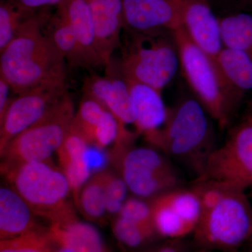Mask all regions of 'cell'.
<instances>
[{
	"label": "cell",
	"instance_id": "obj_1",
	"mask_svg": "<svg viewBox=\"0 0 252 252\" xmlns=\"http://www.w3.org/2000/svg\"><path fill=\"white\" fill-rule=\"evenodd\" d=\"M202 215L194 240L206 250L234 252L252 239V206L245 190L212 180L197 181Z\"/></svg>",
	"mask_w": 252,
	"mask_h": 252
},
{
	"label": "cell",
	"instance_id": "obj_2",
	"mask_svg": "<svg viewBox=\"0 0 252 252\" xmlns=\"http://www.w3.org/2000/svg\"><path fill=\"white\" fill-rule=\"evenodd\" d=\"M49 9L30 15L0 54V77L19 94L44 83L66 79L65 60L43 31Z\"/></svg>",
	"mask_w": 252,
	"mask_h": 252
},
{
	"label": "cell",
	"instance_id": "obj_3",
	"mask_svg": "<svg viewBox=\"0 0 252 252\" xmlns=\"http://www.w3.org/2000/svg\"><path fill=\"white\" fill-rule=\"evenodd\" d=\"M201 103L190 97L168 107L166 122L151 144L200 177L213 152L215 134ZM210 116V115H209Z\"/></svg>",
	"mask_w": 252,
	"mask_h": 252
},
{
	"label": "cell",
	"instance_id": "obj_4",
	"mask_svg": "<svg viewBox=\"0 0 252 252\" xmlns=\"http://www.w3.org/2000/svg\"><path fill=\"white\" fill-rule=\"evenodd\" d=\"M173 36L185 79L210 117L224 129L241 99L225 81L215 59L198 47L183 27Z\"/></svg>",
	"mask_w": 252,
	"mask_h": 252
},
{
	"label": "cell",
	"instance_id": "obj_5",
	"mask_svg": "<svg viewBox=\"0 0 252 252\" xmlns=\"http://www.w3.org/2000/svg\"><path fill=\"white\" fill-rule=\"evenodd\" d=\"M1 173L36 216L50 225L77 218L69 200L72 193L69 181L51 160L21 164Z\"/></svg>",
	"mask_w": 252,
	"mask_h": 252
},
{
	"label": "cell",
	"instance_id": "obj_6",
	"mask_svg": "<svg viewBox=\"0 0 252 252\" xmlns=\"http://www.w3.org/2000/svg\"><path fill=\"white\" fill-rule=\"evenodd\" d=\"M126 35L122 56L117 61L124 75L162 92L180 65L173 33H137Z\"/></svg>",
	"mask_w": 252,
	"mask_h": 252
},
{
	"label": "cell",
	"instance_id": "obj_7",
	"mask_svg": "<svg viewBox=\"0 0 252 252\" xmlns=\"http://www.w3.org/2000/svg\"><path fill=\"white\" fill-rule=\"evenodd\" d=\"M75 113L67 94L38 122L10 141L0 153L1 172L21 164L50 160L70 132Z\"/></svg>",
	"mask_w": 252,
	"mask_h": 252
},
{
	"label": "cell",
	"instance_id": "obj_8",
	"mask_svg": "<svg viewBox=\"0 0 252 252\" xmlns=\"http://www.w3.org/2000/svg\"><path fill=\"white\" fill-rule=\"evenodd\" d=\"M111 157L132 195L150 200L180 187L172 162L154 149L115 146Z\"/></svg>",
	"mask_w": 252,
	"mask_h": 252
},
{
	"label": "cell",
	"instance_id": "obj_9",
	"mask_svg": "<svg viewBox=\"0 0 252 252\" xmlns=\"http://www.w3.org/2000/svg\"><path fill=\"white\" fill-rule=\"evenodd\" d=\"M223 182L246 190L252 185V115L233 129L209 156L198 180Z\"/></svg>",
	"mask_w": 252,
	"mask_h": 252
},
{
	"label": "cell",
	"instance_id": "obj_10",
	"mask_svg": "<svg viewBox=\"0 0 252 252\" xmlns=\"http://www.w3.org/2000/svg\"><path fill=\"white\" fill-rule=\"evenodd\" d=\"M150 200L158 237L176 240L193 234L201 217L202 207L193 187L172 189Z\"/></svg>",
	"mask_w": 252,
	"mask_h": 252
},
{
	"label": "cell",
	"instance_id": "obj_11",
	"mask_svg": "<svg viewBox=\"0 0 252 252\" xmlns=\"http://www.w3.org/2000/svg\"><path fill=\"white\" fill-rule=\"evenodd\" d=\"M67 94L66 79H61L17 94L0 122V153L10 141L38 122Z\"/></svg>",
	"mask_w": 252,
	"mask_h": 252
},
{
	"label": "cell",
	"instance_id": "obj_12",
	"mask_svg": "<svg viewBox=\"0 0 252 252\" xmlns=\"http://www.w3.org/2000/svg\"><path fill=\"white\" fill-rule=\"evenodd\" d=\"M104 76L92 74L83 84L84 94L98 101L109 112L112 113L120 124L123 132L134 135L127 130L126 126H135L136 114L127 81L117 61L105 67Z\"/></svg>",
	"mask_w": 252,
	"mask_h": 252
},
{
	"label": "cell",
	"instance_id": "obj_13",
	"mask_svg": "<svg viewBox=\"0 0 252 252\" xmlns=\"http://www.w3.org/2000/svg\"><path fill=\"white\" fill-rule=\"evenodd\" d=\"M124 31L175 32L182 27L180 0H122Z\"/></svg>",
	"mask_w": 252,
	"mask_h": 252
},
{
	"label": "cell",
	"instance_id": "obj_14",
	"mask_svg": "<svg viewBox=\"0 0 252 252\" xmlns=\"http://www.w3.org/2000/svg\"><path fill=\"white\" fill-rule=\"evenodd\" d=\"M72 128L89 145L101 150L112 143H129L134 137L124 133L112 113L98 101L85 94L75 113Z\"/></svg>",
	"mask_w": 252,
	"mask_h": 252
},
{
	"label": "cell",
	"instance_id": "obj_15",
	"mask_svg": "<svg viewBox=\"0 0 252 252\" xmlns=\"http://www.w3.org/2000/svg\"><path fill=\"white\" fill-rule=\"evenodd\" d=\"M94 21L96 47L104 67L112 62L114 51L122 46L124 29L122 0H88Z\"/></svg>",
	"mask_w": 252,
	"mask_h": 252
},
{
	"label": "cell",
	"instance_id": "obj_16",
	"mask_svg": "<svg viewBox=\"0 0 252 252\" xmlns=\"http://www.w3.org/2000/svg\"><path fill=\"white\" fill-rule=\"evenodd\" d=\"M182 27L192 41L213 59L223 46L220 21L207 0H180Z\"/></svg>",
	"mask_w": 252,
	"mask_h": 252
},
{
	"label": "cell",
	"instance_id": "obj_17",
	"mask_svg": "<svg viewBox=\"0 0 252 252\" xmlns=\"http://www.w3.org/2000/svg\"><path fill=\"white\" fill-rule=\"evenodd\" d=\"M125 78L135 107L136 134L143 135L151 143L166 122L168 107L164 103L162 92Z\"/></svg>",
	"mask_w": 252,
	"mask_h": 252
},
{
	"label": "cell",
	"instance_id": "obj_18",
	"mask_svg": "<svg viewBox=\"0 0 252 252\" xmlns=\"http://www.w3.org/2000/svg\"><path fill=\"white\" fill-rule=\"evenodd\" d=\"M84 137L72 128L57 152L60 167L64 172L77 203L79 192L90 178L89 147Z\"/></svg>",
	"mask_w": 252,
	"mask_h": 252
},
{
	"label": "cell",
	"instance_id": "obj_19",
	"mask_svg": "<svg viewBox=\"0 0 252 252\" xmlns=\"http://www.w3.org/2000/svg\"><path fill=\"white\" fill-rule=\"evenodd\" d=\"M36 215L11 187L0 189V240L15 238L40 225Z\"/></svg>",
	"mask_w": 252,
	"mask_h": 252
},
{
	"label": "cell",
	"instance_id": "obj_20",
	"mask_svg": "<svg viewBox=\"0 0 252 252\" xmlns=\"http://www.w3.org/2000/svg\"><path fill=\"white\" fill-rule=\"evenodd\" d=\"M49 228L61 251L112 252L95 227L77 218L50 225Z\"/></svg>",
	"mask_w": 252,
	"mask_h": 252
},
{
	"label": "cell",
	"instance_id": "obj_21",
	"mask_svg": "<svg viewBox=\"0 0 252 252\" xmlns=\"http://www.w3.org/2000/svg\"><path fill=\"white\" fill-rule=\"evenodd\" d=\"M59 7L77 36L89 68L104 67L96 47L94 21L88 0H66Z\"/></svg>",
	"mask_w": 252,
	"mask_h": 252
},
{
	"label": "cell",
	"instance_id": "obj_22",
	"mask_svg": "<svg viewBox=\"0 0 252 252\" xmlns=\"http://www.w3.org/2000/svg\"><path fill=\"white\" fill-rule=\"evenodd\" d=\"M42 28L44 34L71 67L89 68L77 36L62 10L58 7L54 14L49 13Z\"/></svg>",
	"mask_w": 252,
	"mask_h": 252
},
{
	"label": "cell",
	"instance_id": "obj_23",
	"mask_svg": "<svg viewBox=\"0 0 252 252\" xmlns=\"http://www.w3.org/2000/svg\"><path fill=\"white\" fill-rule=\"evenodd\" d=\"M215 60L225 81L242 100L244 94L252 91V58L223 47Z\"/></svg>",
	"mask_w": 252,
	"mask_h": 252
},
{
	"label": "cell",
	"instance_id": "obj_24",
	"mask_svg": "<svg viewBox=\"0 0 252 252\" xmlns=\"http://www.w3.org/2000/svg\"><path fill=\"white\" fill-rule=\"evenodd\" d=\"M219 21L223 47L242 51L252 58V15L230 14L219 18Z\"/></svg>",
	"mask_w": 252,
	"mask_h": 252
},
{
	"label": "cell",
	"instance_id": "obj_25",
	"mask_svg": "<svg viewBox=\"0 0 252 252\" xmlns=\"http://www.w3.org/2000/svg\"><path fill=\"white\" fill-rule=\"evenodd\" d=\"M108 170L94 174L84 184L76 205L86 219L94 221L102 220L106 212V185Z\"/></svg>",
	"mask_w": 252,
	"mask_h": 252
},
{
	"label": "cell",
	"instance_id": "obj_26",
	"mask_svg": "<svg viewBox=\"0 0 252 252\" xmlns=\"http://www.w3.org/2000/svg\"><path fill=\"white\" fill-rule=\"evenodd\" d=\"M49 227H38L15 238L0 240V252H59Z\"/></svg>",
	"mask_w": 252,
	"mask_h": 252
},
{
	"label": "cell",
	"instance_id": "obj_27",
	"mask_svg": "<svg viewBox=\"0 0 252 252\" xmlns=\"http://www.w3.org/2000/svg\"><path fill=\"white\" fill-rule=\"evenodd\" d=\"M112 230L118 241L129 250L143 248L158 237L152 228L121 216L113 220Z\"/></svg>",
	"mask_w": 252,
	"mask_h": 252
},
{
	"label": "cell",
	"instance_id": "obj_28",
	"mask_svg": "<svg viewBox=\"0 0 252 252\" xmlns=\"http://www.w3.org/2000/svg\"><path fill=\"white\" fill-rule=\"evenodd\" d=\"M30 15L10 0L0 2V53L11 42L21 29L23 21Z\"/></svg>",
	"mask_w": 252,
	"mask_h": 252
},
{
	"label": "cell",
	"instance_id": "obj_29",
	"mask_svg": "<svg viewBox=\"0 0 252 252\" xmlns=\"http://www.w3.org/2000/svg\"><path fill=\"white\" fill-rule=\"evenodd\" d=\"M118 216L124 217L154 230L152 205L149 199L142 198L135 195L128 197Z\"/></svg>",
	"mask_w": 252,
	"mask_h": 252
},
{
	"label": "cell",
	"instance_id": "obj_30",
	"mask_svg": "<svg viewBox=\"0 0 252 252\" xmlns=\"http://www.w3.org/2000/svg\"><path fill=\"white\" fill-rule=\"evenodd\" d=\"M129 189L119 175L109 172L106 185V212L117 217L127 200Z\"/></svg>",
	"mask_w": 252,
	"mask_h": 252
},
{
	"label": "cell",
	"instance_id": "obj_31",
	"mask_svg": "<svg viewBox=\"0 0 252 252\" xmlns=\"http://www.w3.org/2000/svg\"><path fill=\"white\" fill-rule=\"evenodd\" d=\"M28 14H32L40 10L59 7L66 0H10Z\"/></svg>",
	"mask_w": 252,
	"mask_h": 252
},
{
	"label": "cell",
	"instance_id": "obj_32",
	"mask_svg": "<svg viewBox=\"0 0 252 252\" xmlns=\"http://www.w3.org/2000/svg\"><path fill=\"white\" fill-rule=\"evenodd\" d=\"M10 91H13L4 78L0 77V122H2L13 98L10 97Z\"/></svg>",
	"mask_w": 252,
	"mask_h": 252
},
{
	"label": "cell",
	"instance_id": "obj_33",
	"mask_svg": "<svg viewBox=\"0 0 252 252\" xmlns=\"http://www.w3.org/2000/svg\"><path fill=\"white\" fill-rule=\"evenodd\" d=\"M174 241L175 240H171L170 243L163 244L144 252H183L182 248L177 245V243H174Z\"/></svg>",
	"mask_w": 252,
	"mask_h": 252
},
{
	"label": "cell",
	"instance_id": "obj_34",
	"mask_svg": "<svg viewBox=\"0 0 252 252\" xmlns=\"http://www.w3.org/2000/svg\"><path fill=\"white\" fill-rule=\"evenodd\" d=\"M242 1H245V2L250 3V4H252V0H242Z\"/></svg>",
	"mask_w": 252,
	"mask_h": 252
},
{
	"label": "cell",
	"instance_id": "obj_35",
	"mask_svg": "<svg viewBox=\"0 0 252 252\" xmlns=\"http://www.w3.org/2000/svg\"><path fill=\"white\" fill-rule=\"evenodd\" d=\"M212 252L210 251V250H201V251H198V252Z\"/></svg>",
	"mask_w": 252,
	"mask_h": 252
},
{
	"label": "cell",
	"instance_id": "obj_36",
	"mask_svg": "<svg viewBox=\"0 0 252 252\" xmlns=\"http://www.w3.org/2000/svg\"><path fill=\"white\" fill-rule=\"evenodd\" d=\"M250 188H251V189H252V187H250Z\"/></svg>",
	"mask_w": 252,
	"mask_h": 252
},
{
	"label": "cell",
	"instance_id": "obj_37",
	"mask_svg": "<svg viewBox=\"0 0 252 252\" xmlns=\"http://www.w3.org/2000/svg\"><path fill=\"white\" fill-rule=\"evenodd\" d=\"M250 114H252V112H250Z\"/></svg>",
	"mask_w": 252,
	"mask_h": 252
},
{
	"label": "cell",
	"instance_id": "obj_38",
	"mask_svg": "<svg viewBox=\"0 0 252 252\" xmlns=\"http://www.w3.org/2000/svg\"></svg>",
	"mask_w": 252,
	"mask_h": 252
},
{
	"label": "cell",
	"instance_id": "obj_39",
	"mask_svg": "<svg viewBox=\"0 0 252 252\" xmlns=\"http://www.w3.org/2000/svg\"></svg>",
	"mask_w": 252,
	"mask_h": 252
}]
</instances>
